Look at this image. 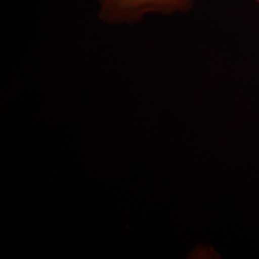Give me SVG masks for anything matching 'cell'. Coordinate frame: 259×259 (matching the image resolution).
Here are the masks:
<instances>
[{
  "mask_svg": "<svg viewBox=\"0 0 259 259\" xmlns=\"http://www.w3.org/2000/svg\"><path fill=\"white\" fill-rule=\"evenodd\" d=\"M97 17L113 27L134 25L149 15L189 14L196 0H96Z\"/></svg>",
  "mask_w": 259,
  "mask_h": 259,
  "instance_id": "obj_1",
  "label": "cell"
},
{
  "mask_svg": "<svg viewBox=\"0 0 259 259\" xmlns=\"http://www.w3.org/2000/svg\"><path fill=\"white\" fill-rule=\"evenodd\" d=\"M252 2H254L255 4H258V5H259V0H252Z\"/></svg>",
  "mask_w": 259,
  "mask_h": 259,
  "instance_id": "obj_2",
  "label": "cell"
}]
</instances>
